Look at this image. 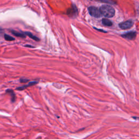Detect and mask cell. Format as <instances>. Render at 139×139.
<instances>
[{
  "label": "cell",
  "mask_w": 139,
  "mask_h": 139,
  "mask_svg": "<svg viewBox=\"0 0 139 139\" xmlns=\"http://www.w3.org/2000/svg\"><path fill=\"white\" fill-rule=\"evenodd\" d=\"M125 39H127L128 40H134L135 39L136 36V33L135 32H130L125 33L124 34H122L121 35Z\"/></svg>",
  "instance_id": "cell-4"
},
{
  "label": "cell",
  "mask_w": 139,
  "mask_h": 139,
  "mask_svg": "<svg viewBox=\"0 0 139 139\" xmlns=\"http://www.w3.org/2000/svg\"><path fill=\"white\" fill-rule=\"evenodd\" d=\"M24 33L26 34V35H27V36L29 37L30 38L34 40L37 41H39L40 40V39L38 38V37L34 36V35H33L32 33H31L30 32H24Z\"/></svg>",
  "instance_id": "cell-8"
},
{
  "label": "cell",
  "mask_w": 139,
  "mask_h": 139,
  "mask_svg": "<svg viewBox=\"0 0 139 139\" xmlns=\"http://www.w3.org/2000/svg\"><path fill=\"white\" fill-rule=\"evenodd\" d=\"M102 22L103 25L105 26H108V27H110V26H111L112 25V22L108 19H103L102 20Z\"/></svg>",
  "instance_id": "cell-7"
},
{
  "label": "cell",
  "mask_w": 139,
  "mask_h": 139,
  "mask_svg": "<svg viewBox=\"0 0 139 139\" xmlns=\"http://www.w3.org/2000/svg\"><path fill=\"white\" fill-rule=\"evenodd\" d=\"M6 92H7V93L9 94H10V95L12 96V102H14L15 100V95L14 93V92H13L12 90H7L6 91Z\"/></svg>",
  "instance_id": "cell-9"
},
{
  "label": "cell",
  "mask_w": 139,
  "mask_h": 139,
  "mask_svg": "<svg viewBox=\"0 0 139 139\" xmlns=\"http://www.w3.org/2000/svg\"><path fill=\"white\" fill-rule=\"evenodd\" d=\"M88 10H89V13L90 15L94 17L99 18L102 16L100 10H99L97 8L95 7H90L88 8Z\"/></svg>",
  "instance_id": "cell-2"
},
{
  "label": "cell",
  "mask_w": 139,
  "mask_h": 139,
  "mask_svg": "<svg viewBox=\"0 0 139 139\" xmlns=\"http://www.w3.org/2000/svg\"><path fill=\"white\" fill-rule=\"evenodd\" d=\"M95 29H97V30H99V31H101V32H105V33H106V32L104 31V30H102V29H97V28H95Z\"/></svg>",
  "instance_id": "cell-13"
},
{
  "label": "cell",
  "mask_w": 139,
  "mask_h": 139,
  "mask_svg": "<svg viewBox=\"0 0 139 139\" xmlns=\"http://www.w3.org/2000/svg\"><path fill=\"white\" fill-rule=\"evenodd\" d=\"M133 26V22L132 20L126 21L119 24V27L122 29H128Z\"/></svg>",
  "instance_id": "cell-3"
},
{
  "label": "cell",
  "mask_w": 139,
  "mask_h": 139,
  "mask_svg": "<svg viewBox=\"0 0 139 139\" xmlns=\"http://www.w3.org/2000/svg\"><path fill=\"white\" fill-rule=\"evenodd\" d=\"M99 1H102L103 2H105V3H111V4L114 3L113 2H112V1H111V0H99Z\"/></svg>",
  "instance_id": "cell-11"
},
{
  "label": "cell",
  "mask_w": 139,
  "mask_h": 139,
  "mask_svg": "<svg viewBox=\"0 0 139 139\" xmlns=\"http://www.w3.org/2000/svg\"><path fill=\"white\" fill-rule=\"evenodd\" d=\"M37 81H32V82L29 83L27 85H24V86H23V87H20V88H17L16 89L18 90H23L25 89H26V88H28V87H30V86H33V85H34L35 84H37Z\"/></svg>",
  "instance_id": "cell-5"
},
{
  "label": "cell",
  "mask_w": 139,
  "mask_h": 139,
  "mask_svg": "<svg viewBox=\"0 0 139 139\" xmlns=\"http://www.w3.org/2000/svg\"><path fill=\"white\" fill-rule=\"evenodd\" d=\"M4 39H5L7 41H11L14 40H15V39L14 38V37H12V36H10V35H8V34H4Z\"/></svg>",
  "instance_id": "cell-10"
},
{
  "label": "cell",
  "mask_w": 139,
  "mask_h": 139,
  "mask_svg": "<svg viewBox=\"0 0 139 139\" xmlns=\"http://www.w3.org/2000/svg\"><path fill=\"white\" fill-rule=\"evenodd\" d=\"M12 33L13 35H14L15 36H16V37H23V38H25L26 37V34L24 33V32L21 33V32L15 31V30H12Z\"/></svg>",
  "instance_id": "cell-6"
},
{
  "label": "cell",
  "mask_w": 139,
  "mask_h": 139,
  "mask_svg": "<svg viewBox=\"0 0 139 139\" xmlns=\"http://www.w3.org/2000/svg\"><path fill=\"white\" fill-rule=\"evenodd\" d=\"M26 47H33V48H34V47H33V46H32L31 45H26L25 46Z\"/></svg>",
  "instance_id": "cell-14"
},
{
  "label": "cell",
  "mask_w": 139,
  "mask_h": 139,
  "mask_svg": "<svg viewBox=\"0 0 139 139\" xmlns=\"http://www.w3.org/2000/svg\"><path fill=\"white\" fill-rule=\"evenodd\" d=\"M28 80H29L28 79H20V81L21 83H26Z\"/></svg>",
  "instance_id": "cell-12"
},
{
  "label": "cell",
  "mask_w": 139,
  "mask_h": 139,
  "mask_svg": "<svg viewBox=\"0 0 139 139\" xmlns=\"http://www.w3.org/2000/svg\"><path fill=\"white\" fill-rule=\"evenodd\" d=\"M101 14L107 17H112L115 14L114 8L109 5H103L100 9Z\"/></svg>",
  "instance_id": "cell-1"
}]
</instances>
